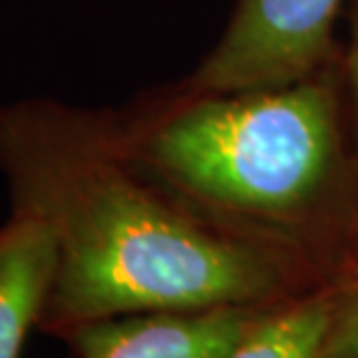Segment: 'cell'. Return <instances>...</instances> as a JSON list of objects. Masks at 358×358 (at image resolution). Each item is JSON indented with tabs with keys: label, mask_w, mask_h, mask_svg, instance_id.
<instances>
[{
	"label": "cell",
	"mask_w": 358,
	"mask_h": 358,
	"mask_svg": "<svg viewBox=\"0 0 358 358\" xmlns=\"http://www.w3.org/2000/svg\"><path fill=\"white\" fill-rule=\"evenodd\" d=\"M7 162L19 210L56 234L60 322L238 306L275 285L259 252L199 229L100 153L28 141Z\"/></svg>",
	"instance_id": "obj_1"
},
{
	"label": "cell",
	"mask_w": 358,
	"mask_h": 358,
	"mask_svg": "<svg viewBox=\"0 0 358 358\" xmlns=\"http://www.w3.org/2000/svg\"><path fill=\"white\" fill-rule=\"evenodd\" d=\"M166 176L227 208L282 215L322 192L338 159V123L324 86L206 93L150 141Z\"/></svg>",
	"instance_id": "obj_2"
},
{
	"label": "cell",
	"mask_w": 358,
	"mask_h": 358,
	"mask_svg": "<svg viewBox=\"0 0 358 358\" xmlns=\"http://www.w3.org/2000/svg\"><path fill=\"white\" fill-rule=\"evenodd\" d=\"M342 0H243L194 88L234 93L303 81L329 51Z\"/></svg>",
	"instance_id": "obj_3"
},
{
	"label": "cell",
	"mask_w": 358,
	"mask_h": 358,
	"mask_svg": "<svg viewBox=\"0 0 358 358\" xmlns=\"http://www.w3.org/2000/svg\"><path fill=\"white\" fill-rule=\"evenodd\" d=\"M250 322L236 306L123 315L79 324V358H227Z\"/></svg>",
	"instance_id": "obj_4"
},
{
	"label": "cell",
	"mask_w": 358,
	"mask_h": 358,
	"mask_svg": "<svg viewBox=\"0 0 358 358\" xmlns=\"http://www.w3.org/2000/svg\"><path fill=\"white\" fill-rule=\"evenodd\" d=\"M58 271V243L51 224L17 210L0 227V358H19L21 347Z\"/></svg>",
	"instance_id": "obj_5"
},
{
	"label": "cell",
	"mask_w": 358,
	"mask_h": 358,
	"mask_svg": "<svg viewBox=\"0 0 358 358\" xmlns=\"http://www.w3.org/2000/svg\"><path fill=\"white\" fill-rule=\"evenodd\" d=\"M333 319V308L324 301L292 308L250 326L227 358H322Z\"/></svg>",
	"instance_id": "obj_6"
},
{
	"label": "cell",
	"mask_w": 358,
	"mask_h": 358,
	"mask_svg": "<svg viewBox=\"0 0 358 358\" xmlns=\"http://www.w3.org/2000/svg\"><path fill=\"white\" fill-rule=\"evenodd\" d=\"M322 358H358V296L333 319Z\"/></svg>",
	"instance_id": "obj_7"
},
{
	"label": "cell",
	"mask_w": 358,
	"mask_h": 358,
	"mask_svg": "<svg viewBox=\"0 0 358 358\" xmlns=\"http://www.w3.org/2000/svg\"><path fill=\"white\" fill-rule=\"evenodd\" d=\"M352 90H354V106H356V132H358V30L352 49Z\"/></svg>",
	"instance_id": "obj_8"
}]
</instances>
